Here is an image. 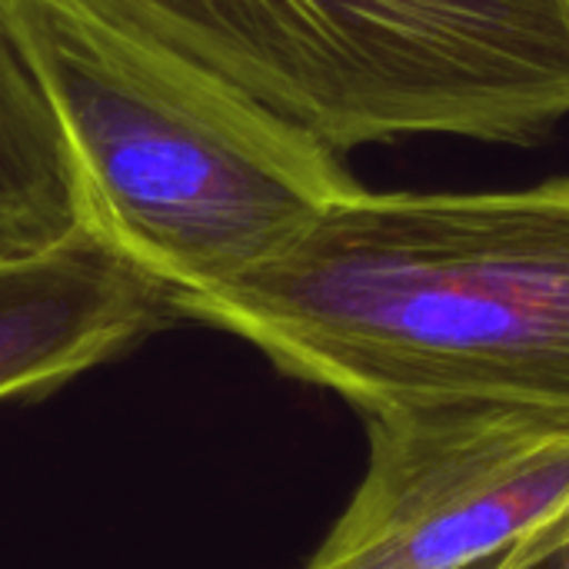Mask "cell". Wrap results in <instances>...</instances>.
Masks as SVG:
<instances>
[{
  "label": "cell",
  "mask_w": 569,
  "mask_h": 569,
  "mask_svg": "<svg viewBox=\"0 0 569 569\" xmlns=\"http://www.w3.org/2000/svg\"><path fill=\"white\" fill-rule=\"evenodd\" d=\"M173 313L243 337L363 417L569 423V177L487 193L357 187Z\"/></svg>",
  "instance_id": "1"
},
{
  "label": "cell",
  "mask_w": 569,
  "mask_h": 569,
  "mask_svg": "<svg viewBox=\"0 0 569 569\" xmlns=\"http://www.w3.org/2000/svg\"><path fill=\"white\" fill-rule=\"evenodd\" d=\"M83 227L170 303L250 270L360 183L287 117L73 0H3Z\"/></svg>",
  "instance_id": "2"
},
{
  "label": "cell",
  "mask_w": 569,
  "mask_h": 569,
  "mask_svg": "<svg viewBox=\"0 0 569 569\" xmlns=\"http://www.w3.org/2000/svg\"><path fill=\"white\" fill-rule=\"evenodd\" d=\"M337 153L533 143L569 117V0H73Z\"/></svg>",
  "instance_id": "3"
},
{
  "label": "cell",
  "mask_w": 569,
  "mask_h": 569,
  "mask_svg": "<svg viewBox=\"0 0 569 569\" xmlns=\"http://www.w3.org/2000/svg\"><path fill=\"white\" fill-rule=\"evenodd\" d=\"M367 430V473L307 569H487L569 527V423L433 410Z\"/></svg>",
  "instance_id": "4"
},
{
  "label": "cell",
  "mask_w": 569,
  "mask_h": 569,
  "mask_svg": "<svg viewBox=\"0 0 569 569\" xmlns=\"http://www.w3.org/2000/svg\"><path fill=\"white\" fill-rule=\"evenodd\" d=\"M170 317V293L87 230L0 257V403L57 390Z\"/></svg>",
  "instance_id": "5"
},
{
  "label": "cell",
  "mask_w": 569,
  "mask_h": 569,
  "mask_svg": "<svg viewBox=\"0 0 569 569\" xmlns=\"http://www.w3.org/2000/svg\"><path fill=\"white\" fill-rule=\"evenodd\" d=\"M83 227L73 170L0 0V257L33 253Z\"/></svg>",
  "instance_id": "6"
},
{
  "label": "cell",
  "mask_w": 569,
  "mask_h": 569,
  "mask_svg": "<svg viewBox=\"0 0 569 569\" xmlns=\"http://www.w3.org/2000/svg\"><path fill=\"white\" fill-rule=\"evenodd\" d=\"M569 553V527L557 530L537 543H527L513 553H507L503 560H497L493 567L487 569H563Z\"/></svg>",
  "instance_id": "7"
},
{
  "label": "cell",
  "mask_w": 569,
  "mask_h": 569,
  "mask_svg": "<svg viewBox=\"0 0 569 569\" xmlns=\"http://www.w3.org/2000/svg\"><path fill=\"white\" fill-rule=\"evenodd\" d=\"M563 569H569V553H567V563H563Z\"/></svg>",
  "instance_id": "8"
}]
</instances>
